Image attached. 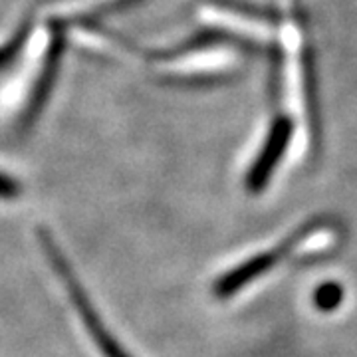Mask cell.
I'll use <instances>...</instances> for the list:
<instances>
[{
    "label": "cell",
    "instance_id": "obj_1",
    "mask_svg": "<svg viewBox=\"0 0 357 357\" xmlns=\"http://www.w3.org/2000/svg\"><path fill=\"white\" fill-rule=\"evenodd\" d=\"M38 241L40 246H42V250H44V255L48 256V260H50L54 272L58 274V278L62 280V284L66 286V290L70 294V300H72V304L76 307L77 316L82 318L86 330H88V333L91 335V340H93V344L100 347V351L103 354V357H131L128 351L123 349V345L115 340L114 333L105 328V324H103L102 318H100V314L96 312V307H93L91 300H89L88 292L84 290L82 282L76 278V274H74V270L70 266L68 258H66L64 252L60 250V246L56 244L54 236L50 234V230L40 227Z\"/></svg>",
    "mask_w": 357,
    "mask_h": 357
},
{
    "label": "cell",
    "instance_id": "obj_2",
    "mask_svg": "<svg viewBox=\"0 0 357 357\" xmlns=\"http://www.w3.org/2000/svg\"><path fill=\"white\" fill-rule=\"evenodd\" d=\"M319 225H321V220H312V222H307L304 227H300L294 234H290L288 241L278 244V248L262 252V255L258 256H252V258H248L241 266L232 268L230 272H227L225 276H220L217 280V284H215V296L217 298H230V296H234L238 290H243L246 284H250L258 276H262L264 272L278 266V262H280L282 258L290 255L298 244L318 229Z\"/></svg>",
    "mask_w": 357,
    "mask_h": 357
},
{
    "label": "cell",
    "instance_id": "obj_3",
    "mask_svg": "<svg viewBox=\"0 0 357 357\" xmlns=\"http://www.w3.org/2000/svg\"><path fill=\"white\" fill-rule=\"evenodd\" d=\"M294 133V121L288 115H280L274 119L268 137L246 175V189L250 192H260L266 189L268 181L274 175L276 167L280 163L282 155L286 153Z\"/></svg>",
    "mask_w": 357,
    "mask_h": 357
},
{
    "label": "cell",
    "instance_id": "obj_4",
    "mask_svg": "<svg viewBox=\"0 0 357 357\" xmlns=\"http://www.w3.org/2000/svg\"><path fill=\"white\" fill-rule=\"evenodd\" d=\"M344 300V288L337 282H326L314 292V304L321 312H333Z\"/></svg>",
    "mask_w": 357,
    "mask_h": 357
},
{
    "label": "cell",
    "instance_id": "obj_5",
    "mask_svg": "<svg viewBox=\"0 0 357 357\" xmlns=\"http://www.w3.org/2000/svg\"><path fill=\"white\" fill-rule=\"evenodd\" d=\"M218 4L227 10H232V13H241L246 14V16H255V18H262V20H280L278 13L274 10H268V8H258V6H252V4H246V2H241V0H217Z\"/></svg>",
    "mask_w": 357,
    "mask_h": 357
},
{
    "label": "cell",
    "instance_id": "obj_6",
    "mask_svg": "<svg viewBox=\"0 0 357 357\" xmlns=\"http://www.w3.org/2000/svg\"><path fill=\"white\" fill-rule=\"evenodd\" d=\"M139 2L141 0H112V2H107V4H103L100 10H96L93 14L86 16V18H84V22H91V20L102 18V16H107V14L126 13L128 8L135 6V4H139Z\"/></svg>",
    "mask_w": 357,
    "mask_h": 357
},
{
    "label": "cell",
    "instance_id": "obj_7",
    "mask_svg": "<svg viewBox=\"0 0 357 357\" xmlns=\"http://www.w3.org/2000/svg\"><path fill=\"white\" fill-rule=\"evenodd\" d=\"M22 195V185L10 175L0 171V201H16Z\"/></svg>",
    "mask_w": 357,
    "mask_h": 357
}]
</instances>
